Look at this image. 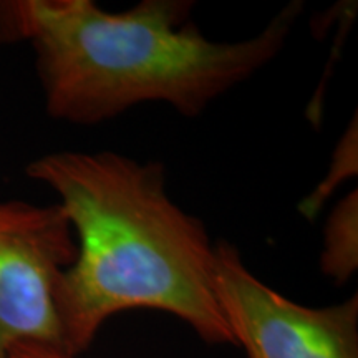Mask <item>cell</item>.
Instances as JSON below:
<instances>
[{"instance_id": "cell-2", "label": "cell", "mask_w": 358, "mask_h": 358, "mask_svg": "<svg viewBox=\"0 0 358 358\" xmlns=\"http://www.w3.org/2000/svg\"><path fill=\"white\" fill-rule=\"evenodd\" d=\"M191 0H141L108 12L93 0L0 2V42L27 40L47 115L95 127L145 103L196 118L279 57L303 12L292 0L261 32L206 38Z\"/></svg>"}, {"instance_id": "cell-1", "label": "cell", "mask_w": 358, "mask_h": 358, "mask_svg": "<svg viewBox=\"0 0 358 358\" xmlns=\"http://www.w3.org/2000/svg\"><path fill=\"white\" fill-rule=\"evenodd\" d=\"M58 196L77 256L55 285L62 352L77 358L113 315L171 313L211 345H236L214 294V243L168 191L166 166L116 151H53L25 168Z\"/></svg>"}, {"instance_id": "cell-3", "label": "cell", "mask_w": 358, "mask_h": 358, "mask_svg": "<svg viewBox=\"0 0 358 358\" xmlns=\"http://www.w3.org/2000/svg\"><path fill=\"white\" fill-rule=\"evenodd\" d=\"M214 294L249 358H358V299L306 307L252 274L229 241L214 243Z\"/></svg>"}, {"instance_id": "cell-6", "label": "cell", "mask_w": 358, "mask_h": 358, "mask_svg": "<svg viewBox=\"0 0 358 358\" xmlns=\"http://www.w3.org/2000/svg\"><path fill=\"white\" fill-rule=\"evenodd\" d=\"M357 115L353 116V123L347 128L343 136L337 143V150L334 153V161L329 168V174L324 181L317 186V189L302 201L299 209L303 216L315 217L322 209L324 201L334 194L343 179L357 174Z\"/></svg>"}, {"instance_id": "cell-7", "label": "cell", "mask_w": 358, "mask_h": 358, "mask_svg": "<svg viewBox=\"0 0 358 358\" xmlns=\"http://www.w3.org/2000/svg\"><path fill=\"white\" fill-rule=\"evenodd\" d=\"M7 358H73L52 345L38 342H20L13 345Z\"/></svg>"}, {"instance_id": "cell-5", "label": "cell", "mask_w": 358, "mask_h": 358, "mask_svg": "<svg viewBox=\"0 0 358 358\" xmlns=\"http://www.w3.org/2000/svg\"><path fill=\"white\" fill-rule=\"evenodd\" d=\"M320 267L335 284H345L358 267V194L353 189L332 209L324 226Z\"/></svg>"}, {"instance_id": "cell-4", "label": "cell", "mask_w": 358, "mask_h": 358, "mask_svg": "<svg viewBox=\"0 0 358 358\" xmlns=\"http://www.w3.org/2000/svg\"><path fill=\"white\" fill-rule=\"evenodd\" d=\"M77 256L62 206L0 199V358L38 342L62 350L55 285Z\"/></svg>"}]
</instances>
